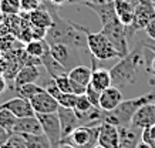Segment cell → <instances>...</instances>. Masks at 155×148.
I'll list each match as a JSON object with an SVG mask.
<instances>
[{"label":"cell","instance_id":"32","mask_svg":"<svg viewBox=\"0 0 155 148\" xmlns=\"http://www.w3.org/2000/svg\"><path fill=\"white\" fill-rule=\"evenodd\" d=\"M54 80H56L57 86H58V88L63 93H73V87H71V80H70V77H68V73L56 77Z\"/></svg>","mask_w":155,"mask_h":148},{"label":"cell","instance_id":"41","mask_svg":"<svg viewBox=\"0 0 155 148\" xmlns=\"http://www.w3.org/2000/svg\"><path fill=\"white\" fill-rule=\"evenodd\" d=\"M7 137H9V134L7 133H0V148H3V144L6 143Z\"/></svg>","mask_w":155,"mask_h":148},{"label":"cell","instance_id":"35","mask_svg":"<svg viewBox=\"0 0 155 148\" xmlns=\"http://www.w3.org/2000/svg\"><path fill=\"white\" fill-rule=\"evenodd\" d=\"M44 88H46V91H47L48 94H51L56 100L60 97L61 93H63V91L58 88V86H57V83H56V80H54V78H51L50 81H47V84L44 86Z\"/></svg>","mask_w":155,"mask_h":148},{"label":"cell","instance_id":"1","mask_svg":"<svg viewBox=\"0 0 155 148\" xmlns=\"http://www.w3.org/2000/svg\"><path fill=\"white\" fill-rule=\"evenodd\" d=\"M43 5L48 9L53 17V24L47 29L46 41L50 46L51 44H67L78 50H88L87 46V29L75 23H71L68 20L63 19L57 13V7L53 5L50 0H44Z\"/></svg>","mask_w":155,"mask_h":148},{"label":"cell","instance_id":"11","mask_svg":"<svg viewBox=\"0 0 155 148\" xmlns=\"http://www.w3.org/2000/svg\"><path fill=\"white\" fill-rule=\"evenodd\" d=\"M30 103H31V105H33L34 113H36V114H50V113H57L58 107H60L58 101H57L51 94H48L47 91H46V88H44L43 91H40L38 94H36V96L30 100Z\"/></svg>","mask_w":155,"mask_h":148},{"label":"cell","instance_id":"38","mask_svg":"<svg viewBox=\"0 0 155 148\" xmlns=\"http://www.w3.org/2000/svg\"><path fill=\"white\" fill-rule=\"evenodd\" d=\"M6 88H7V81L3 76H0V96L6 91Z\"/></svg>","mask_w":155,"mask_h":148},{"label":"cell","instance_id":"3","mask_svg":"<svg viewBox=\"0 0 155 148\" xmlns=\"http://www.w3.org/2000/svg\"><path fill=\"white\" fill-rule=\"evenodd\" d=\"M155 103V88L147 94L134 97L130 100H124L117 108L113 111H107L105 115V123H111L114 125H130L132 115L135 114L138 108H141L142 105Z\"/></svg>","mask_w":155,"mask_h":148},{"label":"cell","instance_id":"27","mask_svg":"<svg viewBox=\"0 0 155 148\" xmlns=\"http://www.w3.org/2000/svg\"><path fill=\"white\" fill-rule=\"evenodd\" d=\"M14 90L17 91V94H19L20 97L27 98V100H31L36 94H38L40 91L44 90V87L38 86V84H36V83H28V84H23V86L14 88Z\"/></svg>","mask_w":155,"mask_h":148},{"label":"cell","instance_id":"40","mask_svg":"<svg viewBox=\"0 0 155 148\" xmlns=\"http://www.w3.org/2000/svg\"><path fill=\"white\" fill-rule=\"evenodd\" d=\"M135 148H152V147H151V144H148L147 141H144V140L141 138L140 141H138V144H137Z\"/></svg>","mask_w":155,"mask_h":148},{"label":"cell","instance_id":"14","mask_svg":"<svg viewBox=\"0 0 155 148\" xmlns=\"http://www.w3.org/2000/svg\"><path fill=\"white\" fill-rule=\"evenodd\" d=\"M57 114H58V118H60L61 135H63V138L67 137L71 131H74L77 127L81 125L80 120H78L77 114H75L74 108H67V107H61L60 105L58 110H57Z\"/></svg>","mask_w":155,"mask_h":148},{"label":"cell","instance_id":"48","mask_svg":"<svg viewBox=\"0 0 155 148\" xmlns=\"http://www.w3.org/2000/svg\"><path fill=\"white\" fill-rule=\"evenodd\" d=\"M152 3H154V7H155V0H152Z\"/></svg>","mask_w":155,"mask_h":148},{"label":"cell","instance_id":"26","mask_svg":"<svg viewBox=\"0 0 155 148\" xmlns=\"http://www.w3.org/2000/svg\"><path fill=\"white\" fill-rule=\"evenodd\" d=\"M17 121V117L12 113V111L6 110V108H0V127L3 128V131L10 134L13 131V127Z\"/></svg>","mask_w":155,"mask_h":148},{"label":"cell","instance_id":"25","mask_svg":"<svg viewBox=\"0 0 155 148\" xmlns=\"http://www.w3.org/2000/svg\"><path fill=\"white\" fill-rule=\"evenodd\" d=\"M26 143V148H53L47 135L43 134H21Z\"/></svg>","mask_w":155,"mask_h":148},{"label":"cell","instance_id":"43","mask_svg":"<svg viewBox=\"0 0 155 148\" xmlns=\"http://www.w3.org/2000/svg\"><path fill=\"white\" fill-rule=\"evenodd\" d=\"M53 5H57V6H60V5H63V3H66L67 0H50Z\"/></svg>","mask_w":155,"mask_h":148},{"label":"cell","instance_id":"30","mask_svg":"<svg viewBox=\"0 0 155 148\" xmlns=\"http://www.w3.org/2000/svg\"><path fill=\"white\" fill-rule=\"evenodd\" d=\"M3 148H26V143L21 134H9V137L3 144Z\"/></svg>","mask_w":155,"mask_h":148},{"label":"cell","instance_id":"42","mask_svg":"<svg viewBox=\"0 0 155 148\" xmlns=\"http://www.w3.org/2000/svg\"><path fill=\"white\" fill-rule=\"evenodd\" d=\"M127 2H128V3H131V5L134 6V7H137V6L140 5V3H141L142 0H127Z\"/></svg>","mask_w":155,"mask_h":148},{"label":"cell","instance_id":"21","mask_svg":"<svg viewBox=\"0 0 155 148\" xmlns=\"http://www.w3.org/2000/svg\"><path fill=\"white\" fill-rule=\"evenodd\" d=\"M114 6H115V13H117L118 20L125 26H131L135 7L131 3H128L127 0H114Z\"/></svg>","mask_w":155,"mask_h":148},{"label":"cell","instance_id":"17","mask_svg":"<svg viewBox=\"0 0 155 148\" xmlns=\"http://www.w3.org/2000/svg\"><path fill=\"white\" fill-rule=\"evenodd\" d=\"M12 133H14V134H43V128L37 118V115H31V117L17 118Z\"/></svg>","mask_w":155,"mask_h":148},{"label":"cell","instance_id":"2","mask_svg":"<svg viewBox=\"0 0 155 148\" xmlns=\"http://www.w3.org/2000/svg\"><path fill=\"white\" fill-rule=\"evenodd\" d=\"M145 66V57L142 53V44L137 46L134 50H130L127 56H124L118 60L115 66L110 70L113 86L118 88H125L137 83L138 70Z\"/></svg>","mask_w":155,"mask_h":148},{"label":"cell","instance_id":"24","mask_svg":"<svg viewBox=\"0 0 155 148\" xmlns=\"http://www.w3.org/2000/svg\"><path fill=\"white\" fill-rule=\"evenodd\" d=\"M24 51L28 56L36 58H41L47 51H50V44L46 41V38H40V40H31L26 43L24 46Z\"/></svg>","mask_w":155,"mask_h":148},{"label":"cell","instance_id":"15","mask_svg":"<svg viewBox=\"0 0 155 148\" xmlns=\"http://www.w3.org/2000/svg\"><path fill=\"white\" fill-rule=\"evenodd\" d=\"M97 58L91 56V67H93V74H91V81L90 84L97 88L98 91H104L110 86H113V78H111V73L107 68L103 67H97L95 64Z\"/></svg>","mask_w":155,"mask_h":148},{"label":"cell","instance_id":"46","mask_svg":"<svg viewBox=\"0 0 155 148\" xmlns=\"http://www.w3.org/2000/svg\"><path fill=\"white\" fill-rule=\"evenodd\" d=\"M152 71L155 74V56H154V60H152Z\"/></svg>","mask_w":155,"mask_h":148},{"label":"cell","instance_id":"5","mask_svg":"<svg viewBox=\"0 0 155 148\" xmlns=\"http://www.w3.org/2000/svg\"><path fill=\"white\" fill-rule=\"evenodd\" d=\"M61 144H68L74 148H97L98 147V127L80 125L61 140Z\"/></svg>","mask_w":155,"mask_h":148},{"label":"cell","instance_id":"12","mask_svg":"<svg viewBox=\"0 0 155 148\" xmlns=\"http://www.w3.org/2000/svg\"><path fill=\"white\" fill-rule=\"evenodd\" d=\"M155 124V105L154 103L151 104L142 105L141 108L135 111V114L132 115L130 127L138 130H145L150 128Z\"/></svg>","mask_w":155,"mask_h":148},{"label":"cell","instance_id":"16","mask_svg":"<svg viewBox=\"0 0 155 148\" xmlns=\"http://www.w3.org/2000/svg\"><path fill=\"white\" fill-rule=\"evenodd\" d=\"M124 101L121 88H118L115 86H110L104 91H101L100 96V107L105 111H113L114 108H117L118 105Z\"/></svg>","mask_w":155,"mask_h":148},{"label":"cell","instance_id":"20","mask_svg":"<svg viewBox=\"0 0 155 148\" xmlns=\"http://www.w3.org/2000/svg\"><path fill=\"white\" fill-rule=\"evenodd\" d=\"M40 77V70L37 66H23L20 68L16 77H14V88L28 84V83H36Z\"/></svg>","mask_w":155,"mask_h":148},{"label":"cell","instance_id":"50","mask_svg":"<svg viewBox=\"0 0 155 148\" xmlns=\"http://www.w3.org/2000/svg\"><path fill=\"white\" fill-rule=\"evenodd\" d=\"M154 105H155V103H154Z\"/></svg>","mask_w":155,"mask_h":148},{"label":"cell","instance_id":"7","mask_svg":"<svg viewBox=\"0 0 155 148\" xmlns=\"http://www.w3.org/2000/svg\"><path fill=\"white\" fill-rule=\"evenodd\" d=\"M155 17V7L152 0H142L140 5L134 10V19H132V24L128 26V36L130 38L140 30H144L147 27V24Z\"/></svg>","mask_w":155,"mask_h":148},{"label":"cell","instance_id":"10","mask_svg":"<svg viewBox=\"0 0 155 148\" xmlns=\"http://www.w3.org/2000/svg\"><path fill=\"white\" fill-rule=\"evenodd\" d=\"M120 145V130L118 125L103 123L98 125V147L118 148Z\"/></svg>","mask_w":155,"mask_h":148},{"label":"cell","instance_id":"33","mask_svg":"<svg viewBox=\"0 0 155 148\" xmlns=\"http://www.w3.org/2000/svg\"><path fill=\"white\" fill-rule=\"evenodd\" d=\"M85 96L88 97L90 103L94 105V107H100V96H101V91H98L97 88L88 84L87 86V90H85Z\"/></svg>","mask_w":155,"mask_h":148},{"label":"cell","instance_id":"22","mask_svg":"<svg viewBox=\"0 0 155 148\" xmlns=\"http://www.w3.org/2000/svg\"><path fill=\"white\" fill-rule=\"evenodd\" d=\"M91 74H93V67H88L85 64H78V66L73 67L68 71V77L73 81L85 87L88 86L90 81H91Z\"/></svg>","mask_w":155,"mask_h":148},{"label":"cell","instance_id":"31","mask_svg":"<svg viewBox=\"0 0 155 148\" xmlns=\"http://www.w3.org/2000/svg\"><path fill=\"white\" fill-rule=\"evenodd\" d=\"M58 104L61 107H67V108H74L75 101H77V96L74 93H61L60 97L57 98Z\"/></svg>","mask_w":155,"mask_h":148},{"label":"cell","instance_id":"44","mask_svg":"<svg viewBox=\"0 0 155 148\" xmlns=\"http://www.w3.org/2000/svg\"><path fill=\"white\" fill-rule=\"evenodd\" d=\"M91 3H95V5H101V3H105L107 0H90Z\"/></svg>","mask_w":155,"mask_h":148},{"label":"cell","instance_id":"18","mask_svg":"<svg viewBox=\"0 0 155 148\" xmlns=\"http://www.w3.org/2000/svg\"><path fill=\"white\" fill-rule=\"evenodd\" d=\"M85 6L90 7L93 12H95V15L100 17L101 26H105V24L111 23L113 20L118 19L117 13H115V6H114V2H105V3H101V5H95V3L88 2Z\"/></svg>","mask_w":155,"mask_h":148},{"label":"cell","instance_id":"6","mask_svg":"<svg viewBox=\"0 0 155 148\" xmlns=\"http://www.w3.org/2000/svg\"><path fill=\"white\" fill-rule=\"evenodd\" d=\"M103 31L108 37V40L115 46L118 51L121 53L122 56H127L130 53V36H128V26L122 24L118 19L113 20L111 23L101 26Z\"/></svg>","mask_w":155,"mask_h":148},{"label":"cell","instance_id":"36","mask_svg":"<svg viewBox=\"0 0 155 148\" xmlns=\"http://www.w3.org/2000/svg\"><path fill=\"white\" fill-rule=\"evenodd\" d=\"M141 138L144 140V141H147V143H152V141H155V124L152 125V127H150V128L142 130Z\"/></svg>","mask_w":155,"mask_h":148},{"label":"cell","instance_id":"4","mask_svg":"<svg viewBox=\"0 0 155 148\" xmlns=\"http://www.w3.org/2000/svg\"><path fill=\"white\" fill-rule=\"evenodd\" d=\"M87 46H88L90 54L97 60H111V58L124 57L103 31L93 33L87 30Z\"/></svg>","mask_w":155,"mask_h":148},{"label":"cell","instance_id":"9","mask_svg":"<svg viewBox=\"0 0 155 148\" xmlns=\"http://www.w3.org/2000/svg\"><path fill=\"white\" fill-rule=\"evenodd\" d=\"M50 53L53 54V57L56 58L57 61L66 67L67 71H70L73 67L78 66V48H74L67 44H51L50 46Z\"/></svg>","mask_w":155,"mask_h":148},{"label":"cell","instance_id":"13","mask_svg":"<svg viewBox=\"0 0 155 148\" xmlns=\"http://www.w3.org/2000/svg\"><path fill=\"white\" fill-rule=\"evenodd\" d=\"M0 108H6V110L12 111L17 118H23V117H31V115H36L34 113V108L30 100L27 98H23V97H14V98H10V100L5 101L0 104Z\"/></svg>","mask_w":155,"mask_h":148},{"label":"cell","instance_id":"47","mask_svg":"<svg viewBox=\"0 0 155 148\" xmlns=\"http://www.w3.org/2000/svg\"><path fill=\"white\" fill-rule=\"evenodd\" d=\"M0 133H5V131H3V128H2V127H0Z\"/></svg>","mask_w":155,"mask_h":148},{"label":"cell","instance_id":"23","mask_svg":"<svg viewBox=\"0 0 155 148\" xmlns=\"http://www.w3.org/2000/svg\"><path fill=\"white\" fill-rule=\"evenodd\" d=\"M40 60H41V66L47 70V73L51 76V78H56V77L61 76V74H67V73H68L66 70V67L57 61L50 51L46 53Z\"/></svg>","mask_w":155,"mask_h":148},{"label":"cell","instance_id":"8","mask_svg":"<svg viewBox=\"0 0 155 148\" xmlns=\"http://www.w3.org/2000/svg\"><path fill=\"white\" fill-rule=\"evenodd\" d=\"M38 121L41 124L43 133L47 135V138L50 140L53 148H58L61 144V124L60 118L57 113H50V114H36Z\"/></svg>","mask_w":155,"mask_h":148},{"label":"cell","instance_id":"37","mask_svg":"<svg viewBox=\"0 0 155 148\" xmlns=\"http://www.w3.org/2000/svg\"><path fill=\"white\" fill-rule=\"evenodd\" d=\"M147 31V34H148V37L152 40V41H155V17L152 20H151L150 23L147 24V27L144 29Z\"/></svg>","mask_w":155,"mask_h":148},{"label":"cell","instance_id":"45","mask_svg":"<svg viewBox=\"0 0 155 148\" xmlns=\"http://www.w3.org/2000/svg\"><path fill=\"white\" fill-rule=\"evenodd\" d=\"M58 148H74V147H71V145H68V144H60V147Z\"/></svg>","mask_w":155,"mask_h":148},{"label":"cell","instance_id":"28","mask_svg":"<svg viewBox=\"0 0 155 148\" xmlns=\"http://www.w3.org/2000/svg\"><path fill=\"white\" fill-rule=\"evenodd\" d=\"M20 12H21L20 0H0L2 15H19Z\"/></svg>","mask_w":155,"mask_h":148},{"label":"cell","instance_id":"19","mask_svg":"<svg viewBox=\"0 0 155 148\" xmlns=\"http://www.w3.org/2000/svg\"><path fill=\"white\" fill-rule=\"evenodd\" d=\"M28 21H30L31 26L48 29L53 24V17H51V13L48 12L47 7L44 5H41L38 9H36L28 13Z\"/></svg>","mask_w":155,"mask_h":148},{"label":"cell","instance_id":"34","mask_svg":"<svg viewBox=\"0 0 155 148\" xmlns=\"http://www.w3.org/2000/svg\"><path fill=\"white\" fill-rule=\"evenodd\" d=\"M20 3H21V12H26V13L38 9L43 5L41 0H20Z\"/></svg>","mask_w":155,"mask_h":148},{"label":"cell","instance_id":"39","mask_svg":"<svg viewBox=\"0 0 155 148\" xmlns=\"http://www.w3.org/2000/svg\"><path fill=\"white\" fill-rule=\"evenodd\" d=\"M88 2L90 0H67L66 3H68V5H83V6H85Z\"/></svg>","mask_w":155,"mask_h":148},{"label":"cell","instance_id":"49","mask_svg":"<svg viewBox=\"0 0 155 148\" xmlns=\"http://www.w3.org/2000/svg\"><path fill=\"white\" fill-rule=\"evenodd\" d=\"M107 2H114V0H107Z\"/></svg>","mask_w":155,"mask_h":148},{"label":"cell","instance_id":"29","mask_svg":"<svg viewBox=\"0 0 155 148\" xmlns=\"http://www.w3.org/2000/svg\"><path fill=\"white\" fill-rule=\"evenodd\" d=\"M94 105L90 103L88 97L85 94H81V96H77V101H75V105H74V111L77 115H81V114H85L87 111H90L93 108Z\"/></svg>","mask_w":155,"mask_h":148}]
</instances>
